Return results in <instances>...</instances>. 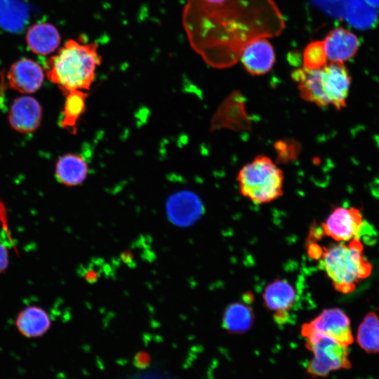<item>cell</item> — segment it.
<instances>
[{
    "label": "cell",
    "instance_id": "6",
    "mask_svg": "<svg viewBox=\"0 0 379 379\" xmlns=\"http://www.w3.org/2000/svg\"><path fill=\"white\" fill-rule=\"evenodd\" d=\"M365 222L359 209L337 207L321 225V233L338 242L360 239Z\"/></svg>",
    "mask_w": 379,
    "mask_h": 379
},
{
    "label": "cell",
    "instance_id": "19",
    "mask_svg": "<svg viewBox=\"0 0 379 379\" xmlns=\"http://www.w3.org/2000/svg\"><path fill=\"white\" fill-rule=\"evenodd\" d=\"M253 321V312L247 303L235 302L226 309L223 319L224 328L233 333H241L250 329Z\"/></svg>",
    "mask_w": 379,
    "mask_h": 379
},
{
    "label": "cell",
    "instance_id": "23",
    "mask_svg": "<svg viewBox=\"0 0 379 379\" xmlns=\"http://www.w3.org/2000/svg\"><path fill=\"white\" fill-rule=\"evenodd\" d=\"M82 274L84 279L89 283L95 282L100 277L97 270L94 267L90 265L84 267Z\"/></svg>",
    "mask_w": 379,
    "mask_h": 379
},
{
    "label": "cell",
    "instance_id": "21",
    "mask_svg": "<svg viewBox=\"0 0 379 379\" xmlns=\"http://www.w3.org/2000/svg\"><path fill=\"white\" fill-rule=\"evenodd\" d=\"M327 60L323 41L310 43L303 51V65L307 69H321L326 65Z\"/></svg>",
    "mask_w": 379,
    "mask_h": 379
},
{
    "label": "cell",
    "instance_id": "13",
    "mask_svg": "<svg viewBox=\"0 0 379 379\" xmlns=\"http://www.w3.org/2000/svg\"><path fill=\"white\" fill-rule=\"evenodd\" d=\"M323 41L327 59L331 62L343 63L351 59L359 46L357 36L343 27L331 30Z\"/></svg>",
    "mask_w": 379,
    "mask_h": 379
},
{
    "label": "cell",
    "instance_id": "1",
    "mask_svg": "<svg viewBox=\"0 0 379 379\" xmlns=\"http://www.w3.org/2000/svg\"><path fill=\"white\" fill-rule=\"evenodd\" d=\"M102 56L95 43L68 39L45 62L47 78L64 93L88 90L93 84Z\"/></svg>",
    "mask_w": 379,
    "mask_h": 379
},
{
    "label": "cell",
    "instance_id": "9",
    "mask_svg": "<svg viewBox=\"0 0 379 379\" xmlns=\"http://www.w3.org/2000/svg\"><path fill=\"white\" fill-rule=\"evenodd\" d=\"M42 107L36 99L29 95L15 98L8 114L11 127L20 133L34 132L42 120Z\"/></svg>",
    "mask_w": 379,
    "mask_h": 379
},
{
    "label": "cell",
    "instance_id": "24",
    "mask_svg": "<svg viewBox=\"0 0 379 379\" xmlns=\"http://www.w3.org/2000/svg\"><path fill=\"white\" fill-rule=\"evenodd\" d=\"M149 361V358L146 353H140L135 357V364L140 367L145 366Z\"/></svg>",
    "mask_w": 379,
    "mask_h": 379
},
{
    "label": "cell",
    "instance_id": "2",
    "mask_svg": "<svg viewBox=\"0 0 379 379\" xmlns=\"http://www.w3.org/2000/svg\"><path fill=\"white\" fill-rule=\"evenodd\" d=\"M317 259L333 288L343 293L352 292L372 271L359 239L321 248Z\"/></svg>",
    "mask_w": 379,
    "mask_h": 379
},
{
    "label": "cell",
    "instance_id": "15",
    "mask_svg": "<svg viewBox=\"0 0 379 379\" xmlns=\"http://www.w3.org/2000/svg\"><path fill=\"white\" fill-rule=\"evenodd\" d=\"M25 39L29 50L40 55H48L55 51L61 41L58 29L48 22L32 25L28 29Z\"/></svg>",
    "mask_w": 379,
    "mask_h": 379
},
{
    "label": "cell",
    "instance_id": "5",
    "mask_svg": "<svg viewBox=\"0 0 379 379\" xmlns=\"http://www.w3.org/2000/svg\"><path fill=\"white\" fill-rule=\"evenodd\" d=\"M300 332L302 337L320 334L347 346L354 340L350 319L339 308L324 310L314 319L303 324Z\"/></svg>",
    "mask_w": 379,
    "mask_h": 379
},
{
    "label": "cell",
    "instance_id": "18",
    "mask_svg": "<svg viewBox=\"0 0 379 379\" xmlns=\"http://www.w3.org/2000/svg\"><path fill=\"white\" fill-rule=\"evenodd\" d=\"M65 100L60 124L72 133L77 131L79 119L86 110L87 93L84 91L74 90L65 93Z\"/></svg>",
    "mask_w": 379,
    "mask_h": 379
},
{
    "label": "cell",
    "instance_id": "17",
    "mask_svg": "<svg viewBox=\"0 0 379 379\" xmlns=\"http://www.w3.org/2000/svg\"><path fill=\"white\" fill-rule=\"evenodd\" d=\"M88 173L87 162L79 154L67 153L57 160L55 176L64 185L73 187L81 185L86 180Z\"/></svg>",
    "mask_w": 379,
    "mask_h": 379
},
{
    "label": "cell",
    "instance_id": "14",
    "mask_svg": "<svg viewBox=\"0 0 379 379\" xmlns=\"http://www.w3.org/2000/svg\"><path fill=\"white\" fill-rule=\"evenodd\" d=\"M18 331L27 338L45 335L51 326L48 312L41 307L30 305L20 310L15 320Z\"/></svg>",
    "mask_w": 379,
    "mask_h": 379
},
{
    "label": "cell",
    "instance_id": "20",
    "mask_svg": "<svg viewBox=\"0 0 379 379\" xmlns=\"http://www.w3.org/2000/svg\"><path fill=\"white\" fill-rule=\"evenodd\" d=\"M357 342L368 354L379 352V317L373 312H368L360 323Z\"/></svg>",
    "mask_w": 379,
    "mask_h": 379
},
{
    "label": "cell",
    "instance_id": "22",
    "mask_svg": "<svg viewBox=\"0 0 379 379\" xmlns=\"http://www.w3.org/2000/svg\"><path fill=\"white\" fill-rule=\"evenodd\" d=\"M9 264L8 251L6 246L0 241V274L8 268Z\"/></svg>",
    "mask_w": 379,
    "mask_h": 379
},
{
    "label": "cell",
    "instance_id": "25",
    "mask_svg": "<svg viewBox=\"0 0 379 379\" xmlns=\"http://www.w3.org/2000/svg\"><path fill=\"white\" fill-rule=\"evenodd\" d=\"M208 3L213 4H218L224 2L226 0H206Z\"/></svg>",
    "mask_w": 379,
    "mask_h": 379
},
{
    "label": "cell",
    "instance_id": "10",
    "mask_svg": "<svg viewBox=\"0 0 379 379\" xmlns=\"http://www.w3.org/2000/svg\"><path fill=\"white\" fill-rule=\"evenodd\" d=\"M297 298L296 291L288 281L277 279L267 285L263 293L266 307L273 312L276 322L285 324Z\"/></svg>",
    "mask_w": 379,
    "mask_h": 379
},
{
    "label": "cell",
    "instance_id": "8",
    "mask_svg": "<svg viewBox=\"0 0 379 379\" xmlns=\"http://www.w3.org/2000/svg\"><path fill=\"white\" fill-rule=\"evenodd\" d=\"M6 77L11 89L23 94H31L41 87L44 72L36 61L23 58L11 65Z\"/></svg>",
    "mask_w": 379,
    "mask_h": 379
},
{
    "label": "cell",
    "instance_id": "7",
    "mask_svg": "<svg viewBox=\"0 0 379 379\" xmlns=\"http://www.w3.org/2000/svg\"><path fill=\"white\" fill-rule=\"evenodd\" d=\"M321 87L328 105L340 110L346 107L351 77L343 63L331 62L321 68Z\"/></svg>",
    "mask_w": 379,
    "mask_h": 379
},
{
    "label": "cell",
    "instance_id": "11",
    "mask_svg": "<svg viewBox=\"0 0 379 379\" xmlns=\"http://www.w3.org/2000/svg\"><path fill=\"white\" fill-rule=\"evenodd\" d=\"M168 220L179 227H187L194 223L201 215L203 206L193 192L182 191L171 196L166 202Z\"/></svg>",
    "mask_w": 379,
    "mask_h": 379
},
{
    "label": "cell",
    "instance_id": "3",
    "mask_svg": "<svg viewBox=\"0 0 379 379\" xmlns=\"http://www.w3.org/2000/svg\"><path fill=\"white\" fill-rule=\"evenodd\" d=\"M241 194L255 204L271 202L283 194L282 171L267 156L258 155L239 171Z\"/></svg>",
    "mask_w": 379,
    "mask_h": 379
},
{
    "label": "cell",
    "instance_id": "4",
    "mask_svg": "<svg viewBox=\"0 0 379 379\" xmlns=\"http://www.w3.org/2000/svg\"><path fill=\"white\" fill-rule=\"evenodd\" d=\"M305 347L312 353L306 372L312 378L326 377L331 372L342 369H350L348 346L317 333L305 337Z\"/></svg>",
    "mask_w": 379,
    "mask_h": 379
},
{
    "label": "cell",
    "instance_id": "16",
    "mask_svg": "<svg viewBox=\"0 0 379 379\" xmlns=\"http://www.w3.org/2000/svg\"><path fill=\"white\" fill-rule=\"evenodd\" d=\"M291 77L298 84L300 95L304 100L319 107L329 105L321 87V69H309L303 67L295 69Z\"/></svg>",
    "mask_w": 379,
    "mask_h": 379
},
{
    "label": "cell",
    "instance_id": "12",
    "mask_svg": "<svg viewBox=\"0 0 379 379\" xmlns=\"http://www.w3.org/2000/svg\"><path fill=\"white\" fill-rule=\"evenodd\" d=\"M241 59L246 70L255 76L267 73L275 62L272 46L264 38L249 42L243 49Z\"/></svg>",
    "mask_w": 379,
    "mask_h": 379
}]
</instances>
